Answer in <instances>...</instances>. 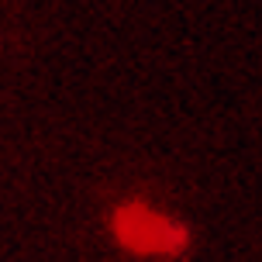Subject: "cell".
I'll use <instances>...</instances> for the list:
<instances>
[{"label": "cell", "instance_id": "cell-1", "mask_svg": "<svg viewBox=\"0 0 262 262\" xmlns=\"http://www.w3.org/2000/svg\"><path fill=\"white\" fill-rule=\"evenodd\" d=\"M114 235L124 249L142 252V255H176L186 249L183 228L142 204H128L114 214Z\"/></svg>", "mask_w": 262, "mask_h": 262}]
</instances>
